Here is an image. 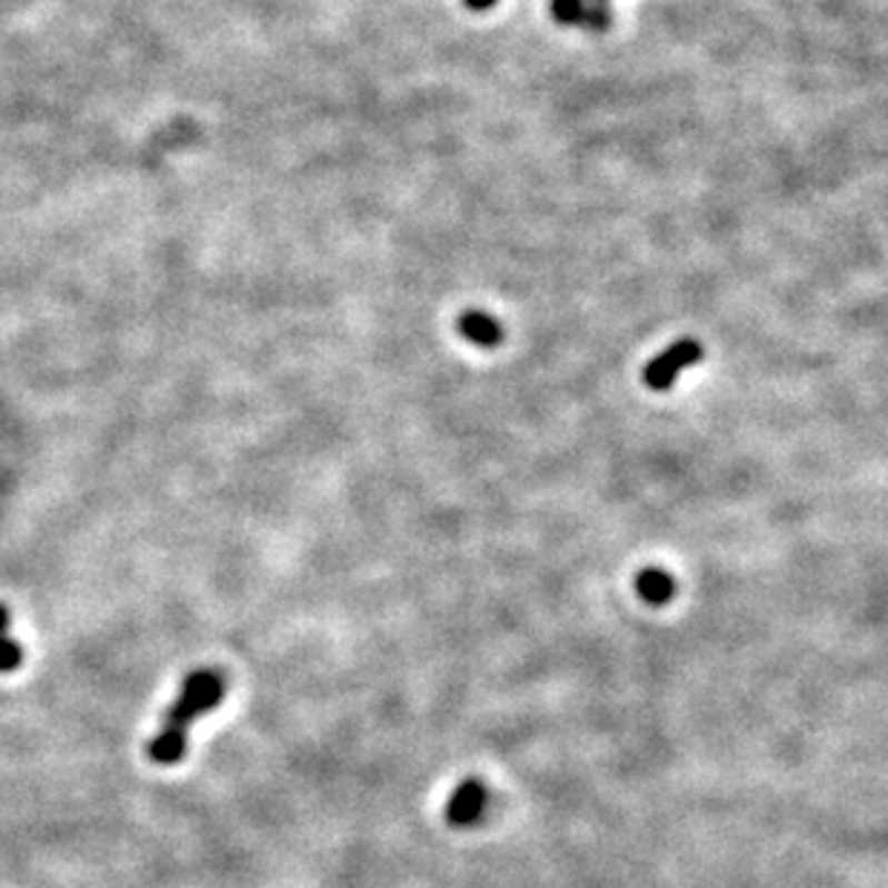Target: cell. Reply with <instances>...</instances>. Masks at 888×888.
I'll use <instances>...</instances> for the list:
<instances>
[{
    "mask_svg": "<svg viewBox=\"0 0 888 888\" xmlns=\"http://www.w3.org/2000/svg\"><path fill=\"white\" fill-rule=\"evenodd\" d=\"M701 346L696 340H679L674 346L661 351L659 357H652L650 366L645 368V382L650 386L652 391H667L676 382V377L685 371V368L696 366L701 360Z\"/></svg>",
    "mask_w": 888,
    "mask_h": 888,
    "instance_id": "2",
    "label": "cell"
},
{
    "mask_svg": "<svg viewBox=\"0 0 888 888\" xmlns=\"http://www.w3.org/2000/svg\"><path fill=\"white\" fill-rule=\"evenodd\" d=\"M225 696V685L222 679L210 670H199V674L190 676L184 681V690H181L179 701H176L170 714L164 716V725H161L159 736H156L147 754L150 759L159 765H170L179 762L184 757V748H188V728L193 719H199L202 714H208L213 705H219V699Z\"/></svg>",
    "mask_w": 888,
    "mask_h": 888,
    "instance_id": "1",
    "label": "cell"
},
{
    "mask_svg": "<svg viewBox=\"0 0 888 888\" xmlns=\"http://www.w3.org/2000/svg\"><path fill=\"white\" fill-rule=\"evenodd\" d=\"M498 0H466V7L469 9H478V12H483V9H492Z\"/></svg>",
    "mask_w": 888,
    "mask_h": 888,
    "instance_id": "9",
    "label": "cell"
},
{
    "mask_svg": "<svg viewBox=\"0 0 888 888\" xmlns=\"http://www.w3.org/2000/svg\"><path fill=\"white\" fill-rule=\"evenodd\" d=\"M460 333H463L472 346L480 348H495L500 340H503V328H500V322L495 320L492 313L486 311H466L463 317H460Z\"/></svg>",
    "mask_w": 888,
    "mask_h": 888,
    "instance_id": "5",
    "label": "cell"
},
{
    "mask_svg": "<svg viewBox=\"0 0 888 888\" xmlns=\"http://www.w3.org/2000/svg\"><path fill=\"white\" fill-rule=\"evenodd\" d=\"M587 0H552V14L563 27H581Z\"/></svg>",
    "mask_w": 888,
    "mask_h": 888,
    "instance_id": "7",
    "label": "cell"
},
{
    "mask_svg": "<svg viewBox=\"0 0 888 888\" xmlns=\"http://www.w3.org/2000/svg\"><path fill=\"white\" fill-rule=\"evenodd\" d=\"M486 802H489V794H486L483 782L480 779H466L455 788V794L449 797V806H446V819L449 826L455 828H469L475 826L486 811Z\"/></svg>",
    "mask_w": 888,
    "mask_h": 888,
    "instance_id": "3",
    "label": "cell"
},
{
    "mask_svg": "<svg viewBox=\"0 0 888 888\" xmlns=\"http://www.w3.org/2000/svg\"><path fill=\"white\" fill-rule=\"evenodd\" d=\"M636 592H639V598L641 601H647V605L661 607L676 596V581L667 569L645 567L639 576H636Z\"/></svg>",
    "mask_w": 888,
    "mask_h": 888,
    "instance_id": "4",
    "label": "cell"
},
{
    "mask_svg": "<svg viewBox=\"0 0 888 888\" xmlns=\"http://www.w3.org/2000/svg\"><path fill=\"white\" fill-rule=\"evenodd\" d=\"M9 612L7 607H0V674H9L14 667L21 665L23 652L18 641L9 639Z\"/></svg>",
    "mask_w": 888,
    "mask_h": 888,
    "instance_id": "6",
    "label": "cell"
},
{
    "mask_svg": "<svg viewBox=\"0 0 888 888\" xmlns=\"http://www.w3.org/2000/svg\"><path fill=\"white\" fill-rule=\"evenodd\" d=\"M610 21H612V14H610V7H607V0H587L581 27L592 29V32H601V29L610 27Z\"/></svg>",
    "mask_w": 888,
    "mask_h": 888,
    "instance_id": "8",
    "label": "cell"
}]
</instances>
